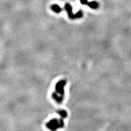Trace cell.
Wrapping results in <instances>:
<instances>
[{
    "mask_svg": "<svg viewBox=\"0 0 131 131\" xmlns=\"http://www.w3.org/2000/svg\"><path fill=\"white\" fill-rule=\"evenodd\" d=\"M64 9H65V10H66V12H67L68 16L70 19L73 20V19L80 18L83 17V13L81 10H80V11H78V12L75 14H73V12H72V7L69 3H66V4H65V6H64Z\"/></svg>",
    "mask_w": 131,
    "mask_h": 131,
    "instance_id": "obj_1",
    "label": "cell"
},
{
    "mask_svg": "<svg viewBox=\"0 0 131 131\" xmlns=\"http://www.w3.org/2000/svg\"><path fill=\"white\" fill-rule=\"evenodd\" d=\"M63 126H64V123L63 122L62 120L58 121L56 119L51 120L47 124V127L52 131H55L57 129L62 127Z\"/></svg>",
    "mask_w": 131,
    "mask_h": 131,
    "instance_id": "obj_2",
    "label": "cell"
},
{
    "mask_svg": "<svg viewBox=\"0 0 131 131\" xmlns=\"http://www.w3.org/2000/svg\"><path fill=\"white\" fill-rule=\"evenodd\" d=\"M66 84V82L64 81H60L57 83L56 86V90H57V94H54V95H57L58 94L63 95L64 94V87Z\"/></svg>",
    "mask_w": 131,
    "mask_h": 131,
    "instance_id": "obj_3",
    "label": "cell"
},
{
    "mask_svg": "<svg viewBox=\"0 0 131 131\" xmlns=\"http://www.w3.org/2000/svg\"><path fill=\"white\" fill-rule=\"evenodd\" d=\"M86 5L93 9H96L99 7V3L96 1H95L91 2H87Z\"/></svg>",
    "mask_w": 131,
    "mask_h": 131,
    "instance_id": "obj_4",
    "label": "cell"
},
{
    "mask_svg": "<svg viewBox=\"0 0 131 131\" xmlns=\"http://www.w3.org/2000/svg\"><path fill=\"white\" fill-rule=\"evenodd\" d=\"M51 9H52L54 12L57 13V14H59V13H60L63 10V9L57 4H52V5L51 6Z\"/></svg>",
    "mask_w": 131,
    "mask_h": 131,
    "instance_id": "obj_5",
    "label": "cell"
},
{
    "mask_svg": "<svg viewBox=\"0 0 131 131\" xmlns=\"http://www.w3.org/2000/svg\"><path fill=\"white\" fill-rule=\"evenodd\" d=\"M58 114H59V115H61V116H62L63 118H65L66 116H67V113H66V112L65 111V110H60V111L58 112Z\"/></svg>",
    "mask_w": 131,
    "mask_h": 131,
    "instance_id": "obj_6",
    "label": "cell"
},
{
    "mask_svg": "<svg viewBox=\"0 0 131 131\" xmlns=\"http://www.w3.org/2000/svg\"><path fill=\"white\" fill-rule=\"evenodd\" d=\"M80 3H81L82 4H84V5H86V3H87V0H80Z\"/></svg>",
    "mask_w": 131,
    "mask_h": 131,
    "instance_id": "obj_7",
    "label": "cell"
}]
</instances>
